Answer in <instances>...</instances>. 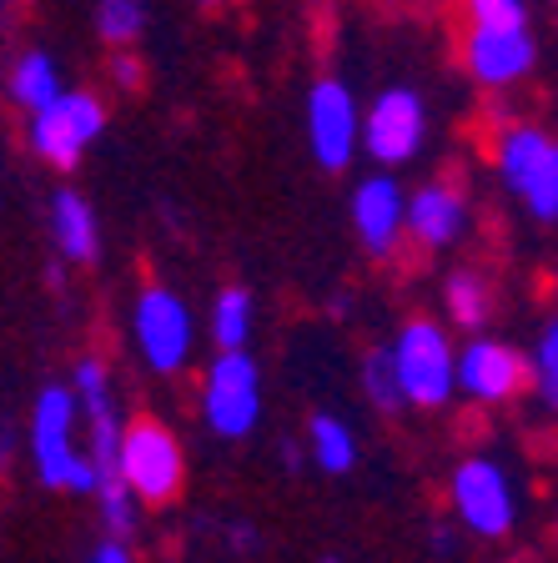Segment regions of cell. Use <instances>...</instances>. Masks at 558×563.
<instances>
[{
	"instance_id": "cell-8",
	"label": "cell",
	"mask_w": 558,
	"mask_h": 563,
	"mask_svg": "<svg viewBox=\"0 0 558 563\" xmlns=\"http://www.w3.org/2000/svg\"><path fill=\"white\" fill-rule=\"evenodd\" d=\"M307 136L327 172H342L358 152V106L342 81H317L307 96Z\"/></svg>"
},
{
	"instance_id": "cell-7",
	"label": "cell",
	"mask_w": 558,
	"mask_h": 563,
	"mask_svg": "<svg viewBox=\"0 0 558 563\" xmlns=\"http://www.w3.org/2000/svg\"><path fill=\"white\" fill-rule=\"evenodd\" d=\"M358 141L368 146L383 166H397L423 146V101L403 86L383 91L372 101L368 121H358Z\"/></svg>"
},
{
	"instance_id": "cell-4",
	"label": "cell",
	"mask_w": 558,
	"mask_h": 563,
	"mask_svg": "<svg viewBox=\"0 0 558 563\" xmlns=\"http://www.w3.org/2000/svg\"><path fill=\"white\" fill-rule=\"evenodd\" d=\"M117 478L127 483V493H141L146 504L172 498L176 483H182V453H176L172 433H166L162 422L141 418V422H131V428H121Z\"/></svg>"
},
{
	"instance_id": "cell-12",
	"label": "cell",
	"mask_w": 558,
	"mask_h": 563,
	"mask_svg": "<svg viewBox=\"0 0 558 563\" xmlns=\"http://www.w3.org/2000/svg\"><path fill=\"white\" fill-rule=\"evenodd\" d=\"M453 383L463 393H473L478 402H508L528 387V363L503 342H473V347L458 357Z\"/></svg>"
},
{
	"instance_id": "cell-1",
	"label": "cell",
	"mask_w": 558,
	"mask_h": 563,
	"mask_svg": "<svg viewBox=\"0 0 558 563\" xmlns=\"http://www.w3.org/2000/svg\"><path fill=\"white\" fill-rule=\"evenodd\" d=\"M70 422H76V398L66 387H46L35 402V428H31V448L41 463V478L51 488H76V493H96L101 473L91 457H81L70 448Z\"/></svg>"
},
{
	"instance_id": "cell-6",
	"label": "cell",
	"mask_w": 558,
	"mask_h": 563,
	"mask_svg": "<svg viewBox=\"0 0 558 563\" xmlns=\"http://www.w3.org/2000/svg\"><path fill=\"white\" fill-rule=\"evenodd\" d=\"M499 172L518 197L528 201L538 222L558 217V146L544 131H508L499 146Z\"/></svg>"
},
{
	"instance_id": "cell-20",
	"label": "cell",
	"mask_w": 558,
	"mask_h": 563,
	"mask_svg": "<svg viewBox=\"0 0 558 563\" xmlns=\"http://www.w3.org/2000/svg\"><path fill=\"white\" fill-rule=\"evenodd\" d=\"M96 31H101L106 46H131V41L141 35V5L136 0H101Z\"/></svg>"
},
{
	"instance_id": "cell-25",
	"label": "cell",
	"mask_w": 558,
	"mask_h": 563,
	"mask_svg": "<svg viewBox=\"0 0 558 563\" xmlns=\"http://www.w3.org/2000/svg\"><path fill=\"white\" fill-rule=\"evenodd\" d=\"M91 563H131V553L121 549V543H101V549H96V559Z\"/></svg>"
},
{
	"instance_id": "cell-16",
	"label": "cell",
	"mask_w": 558,
	"mask_h": 563,
	"mask_svg": "<svg viewBox=\"0 0 558 563\" xmlns=\"http://www.w3.org/2000/svg\"><path fill=\"white\" fill-rule=\"evenodd\" d=\"M61 91V76H56V60L51 56H41V51H31V56H21V66H15V76H11V96L21 106H46L51 96Z\"/></svg>"
},
{
	"instance_id": "cell-27",
	"label": "cell",
	"mask_w": 558,
	"mask_h": 563,
	"mask_svg": "<svg viewBox=\"0 0 558 563\" xmlns=\"http://www.w3.org/2000/svg\"><path fill=\"white\" fill-rule=\"evenodd\" d=\"M201 5H221V0H201Z\"/></svg>"
},
{
	"instance_id": "cell-2",
	"label": "cell",
	"mask_w": 558,
	"mask_h": 563,
	"mask_svg": "<svg viewBox=\"0 0 558 563\" xmlns=\"http://www.w3.org/2000/svg\"><path fill=\"white\" fill-rule=\"evenodd\" d=\"M393 357V377L403 402H418V408H442L448 393H453V352L433 322H407Z\"/></svg>"
},
{
	"instance_id": "cell-9",
	"label": "cell",
	"mask_w": 558,
	"mask_h": 563,
	"mask_svg": "<svg viewBox=\"0 0 558 563\" xmlns=\"http://www.w3.org/2000/svg\"><path fill=\"white\" fill-rule=\"evenodd\" d=\"M453 504L463 514V523L483 539H499L513 528V488L503 478V468L489 457H473L453 473Z\"/></svg>"
},
{
	"instance_id": "cell-26",
	"label": "cell",
	"mask_w": 558,
	"mask_h": 563,
	"mask_svg": "<svg viewBox=\"0 0 558 563\" xmlns=\"http://www.w3.org/2000/svg\"><path fill=\"white\" fill-rule=\"evenodd\" d=\"M117 81H121V86H136V81H141V66H136L131 56H121V60H117Z\"/></svg>"
},
{
	"instance_id": "cell-23",
	"label": "cell",
	"mask_w": 558,
	"mask_h": 563,
	"mask_svg": "<svg viewBox=\"0 0 558 563\" xmlns=\"http://www.w3.org/2000/svg\"><path fill=\"white\" fill-rule=\"evenodd\" d=\"M368 393L378 408H397L403 393H397V377H393V357L387 352H372L368 357Z\"/></svg>"
},
{
	"instance_id": "cell-22",
	"label": "cell",
	"mask_w": 558,
	"mask_h": 563,
	"mask_svg": "<svg viewBox=\"0 0 558 563\" xmlns=\"http://www.w3.org/2000/svg\"><path fill=\"white\" fill-rule=\"evenodd\" d=\"M96 498H101V518H106V528H111V533H131L136 514H131V493H127V483H121V478L101 483V488H96Z\"/></svg>"
},
{
	"instance_id": "cell-14",
	"label": "cell",
	"mask_w": 558,
	"mask_h": 563,
	"mask_svg": "<svg viewBox=\"0 0 558 563\" xmlns=\"http://www.w3.org/2000/svg\"><path fill=\"white\" fill-rule=\"evenodd\" d=\"M403 222L413 227L418 242L442 246L463 232V201L448 187H423V191H413V201H403Z\"/></svg>"
},
{
	"instance_id": "cell-3",
	"label": "cell",
	"mask_w": 558,
	"mask_h": 563,
	"mask_svg": "<svg viewBox=\"0 0 558 563\" xmlns=\"http://www.w3.org/2000/svg\"><path fill=\"white\" fill-rule=\"evenodd\" d=\"M106 126V111L96 96L86 91H56L46 106H35V121H31V146L46 156L51 166L70 172L81 162V152L101 136Z\"/></svg>"
},
{
	"instance_id": "cell-10",
	"label": "cell",
	"mask_w": 558,
	"mask_h": 563,
	"mask_svg": "<svg viewBox=\"0 0 558 563\" xmlns=\"http://www.w3.org/2000/svg\"><path fill=\"white\" fill-rule=\"evenodd\" d=\"M136 342L146 352V363L156 373H176L186 363V352H192V317H186V302L162 287L152 292H141L136 302Z\"/></svg>"
},
{
	"instance_id": "cell-13",
	"label": "cell",
	"mask_w": 558,
	"mask_h": 563,
	"mask_svg": "<svg viewBox=\"0 0 558 563\" xmlns=\"http://www.w3.org/2000/svg\"><path fill=\"white\" fill-rule=\"evenodd\" d=\"M403 191H397L393 176H372L362 181L358 197H352V222H358V236L372 246V252H387L403 232Z\"/></svg>"
},
{
	"instance_id": "cell-18",
	"label": "cell",
	"mask_w": 558,
	"mask_h": 563,
	"mask_svg": "<svg viewBox=\"0 0 558 563\" xmlns=\"http://www.w3.org/2000/svg\"><path fill=\"white\" fill-rule=\"evenodd\" d=\"M247 332H252V297H247L242 287H227V292L217 297V307H211V338H217L221 347H242Z\"/></svg>"
},
{
	"instance_id": "cell-19",
	"label": "cell",
	"mask_w": 558,
	"mask_h": 563,
	"mask_svg": "<svg viewBox=\"0 0 558 563\" xmlns=\"http://www.w3.org/2000/svg\"><path fill=\"white\" fill-rule=\"evenodd\" d=\"M489 307H493V292L473 272H458V277L448 282V312H453L458 328H483V322H489Z\"/></svg>"
},
{
	"instance_id": "cell-17",
	"label": "cell",
	"mask_w": 558,
	"mask_h": 563,
	"mask_svg": "<svg viewBox=\"0 0 558 563\" xmlns=\"http://www.w3.org/2000/svg\"><path fill=\"white\" fill-rule=\"evenodd\" d=\"M313 453H317V463H322L327 473H348L352 457H358V443H352L348 422L317 412V418H313Z\"/></svg>"
},
{
	"instance_id": "cell-15",
	"label": "cell",
	"mask_w": 558,
	"mask_h": 563,
	"mask_svg": "<svg viewBox=\"0 0 558 563\" xmlns=\"http://www.w3.org/2000/svg\"><path fill=\"white\" fill-rule=\"evenodd\" d=\"M51 227H56V242L70 262H91L96 257V217L76 191H61L56 197V217H51Z\"/></svg>"
},
{
	"instance_id": "cell-28",
	"label": "cell",
	"mask_w": 558,
	"mask_h": 563,
	"mask_svg": "<svg viewBox=\"0 0 558 563\" xmlns=\"http://www.w3.org/2000/svg\"><path fill=\"white\" fill-rule=\"evenodd\" d=\"M327 563H332V559H327Z\"/></svg>"
},
{
	"instance_id": "cell-24",
	"label": "cell",
	"mask_w": 558,
	"mask_h": 563,
	"mask_svg": "<svg viewBox=\"0 0 558 563\" xmlns=\"http://www.w3.org/2000/svg\"><path fill=\"white\" fill-rule=\"evenodd\" d=\"M473 25H524V0H468Z\"/></svg>"
},
{
	"instance_id": "cell-21",
	"label": "cell",
	"mask_w": 558,
	"mask_h": 563,
	"mask_svg": "<svg viewBox=\"0 0 558 563\" xmlns=\"http://www.w3.org/2000/svg\"><path fill=\"white\" fill-rule=\"evenodd\" d=\"M528 377L538 383V398H544V402L558 398V328L538 332V352H534V367H528Z\"/></svg>"
},
{
	"instance_id": "cell-11",
	"label": "cell",
	"mask_w": 558,
	"mask_h": 563,
	"mask_svg": "<svg viewBox=\"0 0 558 563\" xmlns=\"http://www.w3.org/2000/svg\"><path fill=\"white\" fill-rule=\"evenodd\" d=\"M534 35L524 25H473L468 35V70L483 86H513L534 70Z\"/></svg>"
},
{
	"instance_id": "cell-5",
	"label": "cell",
	"mask_w": 558,
	"mask_h": 563,
	"mask_svg": "<svg viewBox=\"0 0 558 563\" xmlns=\"http://www.w3.org/2000/svg\"><path fill=\"white\" fill-rule=\"evenodd\" d=\"M211 433L221 438H247L262 412V383H256V363L242 347H227L207 373V393H201Z\"/></svg>"
}]
</instances>
